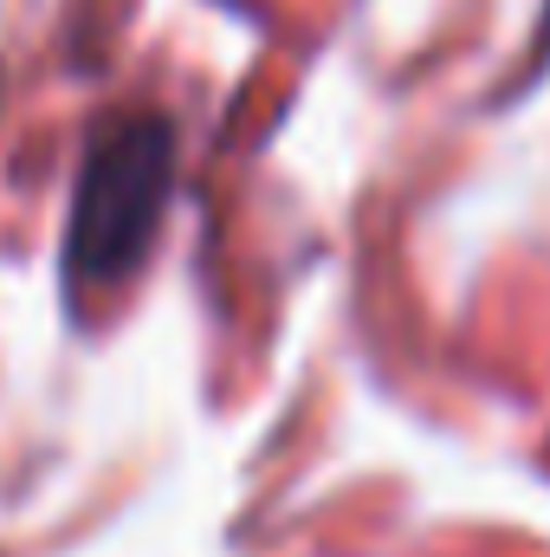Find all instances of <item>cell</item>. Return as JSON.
Listing matches in <instances>:
<instances>
[{"label": "cell", "mask_w": 550, "mask_h": 557, "mask_svg": "<svg viewBox=\"0 0 550 557\" xmlns=\"http://www.w3.org/2000/svg\"><path fill=\"white\" fill-rule=\"evenodd\" d=\"M168 175H175V137L162 117H117L111 131H98L85 175H78L72 240H65L72 278L104 285L137 267L162 221Z\"/></svg>", "instance_id": "1"}]
</instances>
